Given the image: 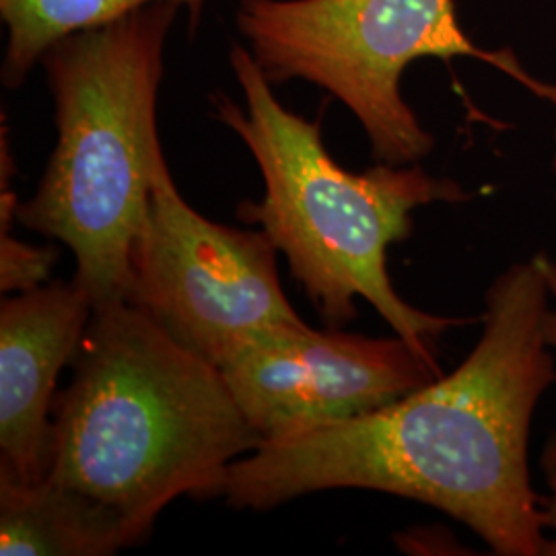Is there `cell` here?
I'll return each mask as SVG.
<instances>
[{"mask_svg":"<svg viewBox=\"0 0 556 556\" xmlns=\"http://www.w3.org/2000/svg\"><path fill=\"white\" fill-rule=\"evenodd\" d=\"M540 470L548 486V497H542V516H544L546 530L553 532V538L548 540V546H546V556H556V433L546 439L542 447Z\"/></svg>","mask_w":556,"mask_h":556,"instance_id":"obj_12","label":"cell"},{"mask_svg":"<svg viewBox=\"0 0 556 556\" xmlns=\"http://www.w3.org/2000/svg\"><path fill=\"white\" fill-rule=\"evenodd\" d=\"M229 62L245 108L215 96V116L245 142L264 178V199L241 202L238 215L256 223L282 252L293 277L330 328L358 316L365 299L427 357L435 340L470 319L420 312L400 298L388 273V250L410 238L413 213L435 202L475 199L459 181L435 178L417 163H381L355 174L328 153L321 118H301L273 93L250 50L233 46Z\"/></svg>","mask_w":556,"mask_h":556,"instance_id":"obj_3","label":"cell"},{"mask_svg":"<svg viewBox=\"0 0 556 556\" xmlns=\"http://www.w3.org/2000/svg\"><path fill=\"white\" fill-rule=\"evenodd\" d=\"M178 4L137 9L52 43L41 56L56 108V147L17 220L62 241L93 309L124 303L132 248L163 157L157 98Z\"/></svg>","mask_w":556,"mask_h":556,"instance_id":"obj_4","label":"cell"},{"mask_svg":"<svg viewBox=\"0 0 556 556\" xmlns=\"http://www.w3.org/2000/svg\"><path fill=\"white\" fill-rule=\"evenodd\" d=\"M93 301L77 278L41 285L0 305V478L46 477L54 392L79 353Z\"/></svg>","mask_w":556,"mask_h":556,"instance_id":"obj_8","label":"cell"},{"mask_svg":"<svg viewBox=\"0 0 556 556\" xmlns=\"http://www.w3.org/2000/svg\"><path fill=\"white\" fill-rule=\"evenodd\" d=\"M548 305L534 260L511 264L486 289L480 338L450 376L367 415L262 441L229 466L220 497L268 511L319 491H378L454 517L495 555L546 556L528 454L556 381Z\"/></svg>","mask_w":556,"mask_h":556,"instance_id":"obj_1","label":"cell"},{"mask_svg":"<svg viewBox=\"0 0 556 556\" xmlns=\"http://www.w3.org/2000/svg\"><path fill=\"white\" fill-rule=\"evenodd\" d=\"M262 441L361 417L441 378L402 337L282 324L219 367Z\"/></svg>","mask_w":556,"mask_h":556,"instance_id":"obj_7","label":"cell"},{"mask_svg":"<svg viewBox=\"0 0 556 556\" xmlns=\"http://www.w3.org/2000/svg\"><path fill=\"white\" fill-rule=\"evenodd\" d=\"M144 540L118 509L73 486L0 478L2 556H108Z\"/></svg>","mask_w":556,"mask_h":556,"instance_id":"obj_9","label":"cell"},{"mask_svg":"<svg viewBox=\"0 0 556 556\" xmlns=\"http://www.w3.org/2000/svg\"><path fill=\"white\" fill-rule=\"evenodd\" d=\"M160 2L186 7L192 29L206 4V0H0V17L9 27L2 85L7 89L21 87L46 50L62 38Z\"/></svg>","mask_w":556,"mask_h":556,"instance_id":"obj_10","label":"cell"},{"mask_svg":"<svg viewBox=\"0 0 556 556\" xmlns=\"http://www.w3.org/2000/svg\"><path fill=\"white\" fill-rule=\"evenodd\" d=\"M277 252L264 231L227 227L197 213L163 160L132 248L126 301L220 367L264 332L303 324L282 293Z\"/></svg>","mask_w":556,"mask_h":556,"instance_id":"obj_6","label":"cell"},{"mask_svg":"<svg viewBox=\"0 0 556 556\" xmlns=\"http://www.w3.org/2000/svg\"><path fill=\"white\" fill-rule=\"evenodd\" d=\"M52 406L46 477L100 498L151 536L179 497L217 498L262 445L219 367L124 301L93 309Z\"/></svg>","mask_w":556,"mask_h":556,"instance_id":"obj_2","label":"cell"},{"mask_svg":"<svg viewBox=\"0 0 556 556\" xmlns=\"http://www.w3.org/2000/svg\"><path fill=\"white\" fill-rule=\"evenodd\" d=\"M532 260H534L540 275L546 282V289H548L551 305H548V312L544 316V338H546L548 346L556 351V260L548 256L546 252H536Z\"/></svg>","mask_w":556,"mask_h":556,"instance_id":"obj_13","label":"cell"},{"mask_svg":"<svg viewBox=\"0 0 556 556\" xmlns=\"http://www.w3.org/2000/svg\"><path fill=\"white\" fill-rule=\"evenodd\" d=\"M59 250L52 245H31L15 238L11 231H0V289L2 293H25L41 287L54 262Z\"/></svg>","mask_w":556,"mask_h":556,"instance_id":"obj_11","label":"cell"},{"mask_svg":"<svg viewBox=\"0 0 556 556\" xmlns=\"http://www.w3.org/2000/svg\"><path fill=\"white\" fill-rule=\"evenodd\" d=\"M236 21L273 85L303 79L332 93L381 163L413 165L435 147L400 91L415 60H480L556 103L555 83L534 77L511 50L466 36L454 0H239Z\"/></svg>","mask_w":556,"mask_h":556,"instance_id":"obj_5","label":"cell"},{"mask_svg":"<svg viewBox=\"0 0 556 556\" xmlns=\"http://www.w3.org/2000/svg\"><path fill=\"white\" fill-rule=\"evenodd\" d=\"M555 151H553V179H555V202H556V126H555Z\"/></svg>","mask_w":556,"mask_h":556,"instance_id":"obj_14","label":"cell"}]
</instances>
